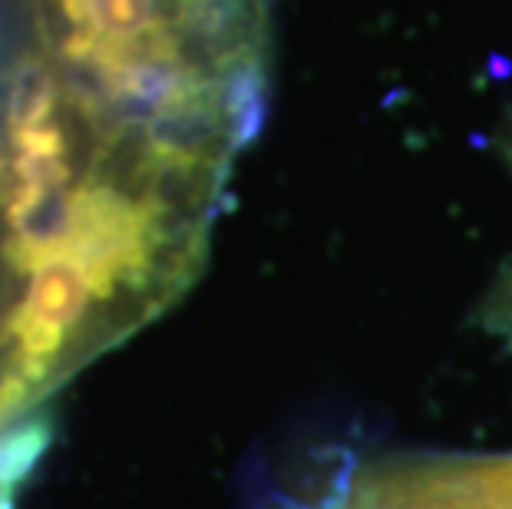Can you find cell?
Here are the masks:
<instances>
[{"mask_svg":"<svg viewBox=\"0 0 512 509\" xmlns=\"http://www.w3.org/2000/svg\"><path fill=\"white\" fill-rule=\"evenodd\" d=\"M324 509H512V457H390L361 463Z\"/></svg>","mask_w":512,"mask_h":509,"instance_id":"6da1fadb","label":"cell"}]
</instances>
